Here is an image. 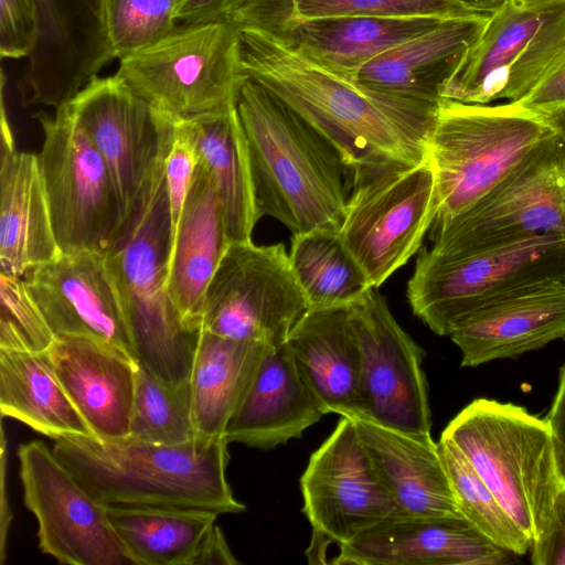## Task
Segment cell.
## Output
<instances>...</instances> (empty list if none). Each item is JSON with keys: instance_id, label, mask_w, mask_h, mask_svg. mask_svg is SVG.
<instances>
[{"instance_id": "cell-1", "label": "cell", "mask_w": 565, "mask_h": 565, "mask_svg": "<svg viewBox=\"0 0 565 565\" xmlns=\"http://www.w3.org/2000/svg\"><path fill=\"white\" fill-rule=\"evenodd\" d=\"M242 76L271 92L341 154L351 175L427 158L438 103L375 90L309 60L276 31L234 25Z\"/></svg>"}, {"instance_id": "cell-2", "label": "cell", "mask_w": 565, "mask_h": 565, "mask_svg": "<svg viewBox=\"0 0 565 565\" xmlns=\"http://www.w3.org/2000/svg\"><path fill=\"white\" fill-rule=\"evenodd\" d=\"M236 111L247 143L258 218L291 233L341 227L352 175L315 127L257 82H241Z\"/></svg>"}, {"instance_id": "cell-3", "label": "cell", "mask_w": 565, "mask_h": 565, "mask_svg": "<svg viewBox=\"0 0 565 565\" xmlns=\"http://www.w3.org/2000/svg\"><path fill=\"white\" fill-rule=\"evenodd\" d=\"M53 451L103 505H156L239 513L226 480L225 436L166 445L94 436H64Z\"/></svg>"}, {"instance_id": "cell-4", "label": "cell", "mask_w": 565, "mask_h": 565, "mask_svg": "<svg viewBox=\"0 0 565 565\" xmlns=\"http://www.w3.org/2000/svg\"><path fill=\"white\" fill-rule=\"evenodd\" d=\"M166 163V162H164ZM172 241L164 164L107 252L137 363L168 386L190 381L201 331L189 328L167 288Z\"/></svg>"}, {"instance_id": "cell-5", "label": "cell", "mask_w": 565, "mask_h": 565, "mask_svg": "<svg viewBox=\"0 0 565 565\" xmlns=\"http://www.w3.org/2000/svg\"><path fill=\"white\" fill-rule=\"evenodd\" d=\"M530 540L544 530L565 488L546 418L512 403L480 397L443 430Z\"/></svg>"}, {"instance_id": "cell-6", "label": "cell", "mask_w": 565, "mask_h": 565, "mask_svg": "<svg viewBox=\"0 0 565 565\" xmlns=\"http://www.w3.org/2000/svg\"><path fill=\"white\" fill-rule=\"evenodd\" d=\"M556 132L547 116L518 103L441 98L427 146L438 205L430 230L472 206Z\"/></svg>"}, {"instance_id": "cell-7", "label": "cell", "mask_w": 565, "mask_h": 565, "mask_svg": "<svg viewBox=\"0 0 565 565\" xmlns=\"http://www.w3.org/2000/svg\"><path fill=\"white\" fill-rule=\"evenodd\" d=\"M138 96L175 120L235 108L243 79L236 28L225 19L182 23L119 60L116 73Z\"/></svg>"}, {"instance_id": "cell-8", "label": "cell", "mask_w": 565, "mask_h": 565, "mask_svg": "<svg viewBox=\"0 0 565 565\" xmlns=\"http://www.w3.org/2000/svg\"><path fill=\"white\" fill-rule=\"evenodd\" d=\"M565 278V236L539 234L475 252H418L406 297L415 316L438 335L482 305L520 287Z\"/></svg>"}, {"instance_id": "cell-9", "label": "cell", "mask_w": 565, "mask_h": 565, "mask_svg": "<svg viewBox=\"0 0 565 565\" xmlns=\"http://www.w3.org/2000/svg\"><path fill=\"white\" fill-rule=\"evenodd\" d=\"M565 53V0H505L447 83L441 98L519 102Z\"/></svg>"}, {"instance_id": "cell-10", "label": "cell", "mask_w": 565, "mask_h": 565, "mask_svg": "<svg viewBox=\"0 0 565 565\" xmlns=\"http://www.w3.org/2000/svg\"><path fill=\"white\" fill-rule=\"evenodd\" d=\"M428 158L352 177L339 235L377 288L419 252L437 216Z\"/></svg>"}, {"instance_id": "cell-11", "label": "cell", "mask_w": 565, "mask_h": 565, "mask_svg": "<svg viewBox=\"0 0 565 565\" xmlns=\"http://www.w3.org/2000/svg\"><path fill=\"white\" fill-rule=\"evenodd\" d=\"M440 256H454L527 236H565V143L546 139L465 212L429 231Z\"/></svg>"}, {"instance_id": "cell-12", "label": "cell", "mask_w": 565, "mask_h": 565, "mask_svg": "<svg viewBox=\"0 0 565 565\" xmlns=\"http://www.w3.org/2000/svg\"><path fill=\"white\" fill-rule=\"evenodd\" d=\"M35 118L44 135L38 158L61 252L107 253L121 225L107 164L66 105Z\"/></svg>"}, {"instance_id": "cell-13", "label": "cell", "mask_w": 565, "mask_h": 565, "mask_svg": "<svg viewBox=\"0 0 565 565\" xmlns=\"http://www.w3.org/2000/svg\"><path fill=\"white\" fill-rule=\"evenodd\" d=\"M309 309L282 243H232L207 287L202 329L279 347Z\"/></svg>"}, {"instance_id": "cell-14", "label": "cell", "mask_w": 565, "mask_h": 565, "mask_svg": "<svg viewBox=\"0 0 565 565\" xmlns=\"http://www.w3.org/2000/svg\"><path fill=\"white\" fill-rule=\"evenodd\" d=\"M302 512L311 525L305 554L326 564L327 550L350 542L381 521L399 515L352 418L341 416L334 430L311 454L300 478Z\"/></svg>"}, {"instance_id": "cell-15", "label": "cell", "mask_w": 565, "mask_h": 565, "mask_svg": "<svg viewBox=\"0 0 565 565\" xmlns=\"http://www.w3.org/2000/svg\"><path fill=\"white\" fill-rule=\"evenodd\" d=\"M66 106L107 164L121 227L164 164L177 120L138 96L116 74L94 77Z\"/></svg>"}, {"instance_id": "cell-16", "label": "cell", "mask_w": 565, "mask_h": 565, "mask_svg": "<svg viewBox=\"0 0 565 565\" xmlns=\"http://www.w3.org/2000/svg\"><path fill=\"white\" fill-rule=\"evenodd\" d=\"M349 313L361 352L356 418L434 441L425 352L397 323L377 288L351 303Z\"/></svg>"}, {"instance_id": "cell-17", "label": "cell", "mask_w": 565, "mask_h": 565, "mask_svg": "<svg viewBox=\"0 0 565 565\" xmlns=\"http://www.w3.org/2000/svg\"><path fill=\"white\" fill-rule=\"evenodd\" d=\"M25 507L38 520L39 547L58 563H130L114 532L105 505L95 500L43 441L18 449Z\"/></svg>"}, {"instance_id": "cell-18", "label": "cell", "mask_w": 565, "mask_h": 565, "mask_svg": "<svg viewBox=\"0 0 565 565\" xmlns=\"http://www.w3.org/2000/svg\"><path fill=\"white\" fill-rule=\"evenodd\" d=\"M23 278L55 337H89L136 360L107 253H61L30 269Z\"/></svg>"}, {"instance_id": "cell-19", "label": "cell", "mask_w": 565, "mask_h": 565, "mask_svg": "<svg viewBox=\"0 0 565 565\" xmlns=\"http://www.w3.org/2000/svg\"><path fill=\"white\" fill-rule=\"evenodd\" d=\"M40 34L23 75L24 104L55 110L115 58L104 0H35Z\"/></svg>"}, {"instance_id": "cell-20", "label": "cell", "mask_w": 565, "mask_h": 565, "mask_svg": "<svg viewBox=\"0 0 565 565\" xmlns=\"http://www.w3.org/2000/svg\"><path fill=\"white\" fill-rule=\"evenodd\" d=\"M448 337L460 366L516 359L565 337V278L511 290L456 320Z\"/></svg>"}, {"instance_id": "cell-21", "label": "cell", "mask_w": 565, "mask_h": 565, "mask_svg": "<svg viewBox=\"0 0 565 565\" xmlns=\"http://www.w3.org/2000/svg\"><path fill=\"white\" fill-rule=\"evenodd\" d=\"M515 554L463 516L393 515L339 546L332 564L504 565Z\"/></svg>"}, {"instance_id": "cell-22", "label": "cell", "mask_w": 565, "mask_h": 565, "mask_svg": "<svg viewBox=\"0 0 565 565\" xmlns=\"http://www.w3.org/2000/svg\"><path fill=\"white\" fill-rule=\"evenodd\" d=\"M66 394L93 436H129L137 361L119 349L83 335L55 337L46 351Z\"/></svg>"}, {"instance_id": "cell-23", "label": "cell", "mask_w": 565, "mask_h": 565, "mask_svg": "<svg viewBox=\"0 0 565 565\" xmlns=\"http://www.w3.org/2000/svg\"><path fill=\"white\" fill-rule=\"evenodd\" d=\"M322 413L286 343L268 347L224 436L258 449H273L318 423Z\"/></svg>"}, {"instance_id": "cell-24", "label": "cell", "mask_w": 565, "mask_h": 565, "mask_svg": "<svg viewBox=\"0 0 565 565\" xmlns=\"http://www.w3.org/2000/svg\"><path fill=\"white\" fill-rule=\"evenodd\" d=\"M230 241L213 181L199 162L180 220L172 232L167 288L184 323L202 330L207 287Z\"/></svg>"}, {"instance_id": "cell-25", "label": "cell", "mask_w": 565, "mask_h": 565, "mask_svg": "<svg viewBox=\"0 0 565 565\" xmlns=\"http://www.w3.org/2000/svg\"><path fill=\"white\" fill-rule=\"evenodd\" d=\"M490 14L444 19L434 29L374 57L352 79L375 90L438 103Z\"/></svg>"}, {"instance_id": "cell-26", "label": "cell", "mask_w": 565, "mask_h": 565, "mask_svg": "<svg viewBox=\"0 0 565 565\" xmlns=\"http://www.w3.org/2000/svg\"><path fill=\"white\" fill-rule=\"evenodd\" d=\"M38 154L19 151L10 128L1 129V273L24 277L61 254Z\"/></svg>"}, {"instance_id": "cell-27", "label": "cell", "mask_w": 565, "mask_h": 565, "mask_svg": "<svg viewBox=\"0 0 565 565\" xmlns=\"http://www.w3.org/2000/svg\"><path fill=\"white\" fill-rule=\"evenodd\" d=\"M286 344L322 413L356 418L361 352L349 306L309 309Z\"/></svg>"}, {"instance_id": "cell-28", "label": "cell", "mask_w": 565, "mask_h": 565, "mask_svg": "<svg viewBox=\"0 0 565 565\" xmlns=\"http://www.w3.org/2000/svg\"><path fill=\"white\" fill-rule=\"evenodd\" d=\"M353 420L399 515L463 516L438 443H426L366 419Z\"/></svg>"}, {"instance_id": "cell-29", "label": "cell", "mask_w": 565, "mask_h": 565, "mask_svg": "<svg viewBox=\"0 0 565 565\" xmlns=\"http://www.w3.org/2000/svg\"><path fill=\"white\" fill-rule=\"evenodd\" d=\"M268 347L202 329L190 376L198 437L224 436Z\"/></svg>"}, {"instance_id": "cell-30", "label": "cell", "mask_w": 565, "mask_h": 565, "mask_svg": "<svg viewBox=\"0 0 565 565\" xmlns=\"http://www.w3.org/2000/svg\"><path fill=\"white\" fill-rule=\"evenodd\" d=\"M185 121L195 142L198 160L215 186L230 243L252 241L259 218L247 143L236 107Z\"/></svg>"}, {"instance_id": "cell-31", "label": "cell", "mask_w": 565, "mask_h": 565, "mask_svg": "<svg viewBox=\"0 0 565 565\" xmlns=\"http://www.w3.org/2000/svg\"><path fill=\"white\" fill-rule=\"evenodd\" d=\"M0 411L53 440L93 436L46 352L0 349Z\"/></svg>"}, {"instance_id": "cell-32", "label": "cell", "mask_w": 565, "mask_h": 565, "mask_svg": "<svg viewBox=\"0 0 565 565\" xmlns=\"http://www.w3.org/2000/svg\"><path fill=\"white\" fill-rule=\"evenodd\" d=\"M130 564L192 565L217 513L156 505H105Z\"/></svg>"}, {"instance_id": "cell-33", "label": "cell", "mask_w": 565, "mask_h": 565, "mask_svg": "<svg viewBox=\"0 0 565 565\" xmlns=\"http://www.w3.org/2000/svg\"><path fill=\"white\" fill-rule=\"evenodd\" d=\"M289 260L310 309L350 306L374 288L338 231L294 234Z\"/></svg>"}, {"instance_id": "cell-34", "label": "cell", "mask_w": 565, "mask_h": 565, "mask_svg": "<svg viewBox=\"0 0 565 565\" xmlns=\"http://www.w3.org/2000/svg\"><path fill=\"white\" fill-rule=\"evenodd\" d=\"M438 449L461 514L500 547L525 555L532 545L507 513L465 455L449 440L440 438Z\"/></svg>"}, {"instance_id": "cell-35", "label": "cell", "mask_w": 565, "mask_h": 565, "mask_svg": "<svg viewBox=\"0 0 565 565\" xmlns=\"http://www.w3.org/2000/svg\"><path fill=\"white\" fill-rule=\"evenodd\" d=\"M127 438L166 445L183 444L198 438L190 381L168 386L138 364Z\"/></svg>"}, {"instance_id": "cell-36", "label": "cell", "mask_w": 565, "mask_h": 565, "mask_svg": "<svg viewBox=\"0 0 565 565\" xmlns=\"http://www.w3.org/2000/svg\"><path fill=\"white\" fill-rule=\"evenodd\" d=\"M181 0H104L105 25L115 58L151 45L172 32Z\"/></svg>"}, {"instance_id": "cell-37", "label": "cell", "mask_w": 565, "mask_h": 565, "mask_svg": "<svg viewBox=\"0 0 565 565\" xmlns=\"http://www.w3.org/2000/svg\"><path fill=\"white\" fill-rule=\"evenodd\" d=\"M55 340L23 277L0 274V349L46 352Z\"/></svg>"}, {"instance_id": "cell-38", "label": "cell", "mask_w": 565, "mask_h": 565, "mask_svg": "<svg viewBox=\"0 0 565 565\" xmlns=\"http://www.w3.org/2000/svg\"><path fill=\"white\" fill-rule=\"evenodd\" d=\"M291 12L299 18L379 17L454 18L487 14L471 11L454 0H290Z\"/></svg>"}, {"instance_id": "cell-39", "label": "cell", "mask_w": 565, "mask_h": 565, "mask_svg": "<svg viewBox=\"0 0 565 565\" xmlns=\"http://www.w3.org/2000/svg\"><path fill=\"white\" fill-rule=\"evenodd\" d=\"M40 34L35 0H0V55L29 58Z\"/></svg>"}, {"instance_id": "cell-40", "label": "cell", "mask_w": 565, "mask_h": 565, "mask_svg": "<svg viewBox=\"0 0 565 565\" xmlns=\"http://www.w3.org/2000/svg\"><path fill=\"white\" fill-rule=\"evenodd\" d=\"M196 164V148L190 128L185 120H177L174 138L164 163L172 232L180 220Z\"/></svg>"}, {"instance_id": "cell-41", "label": "cell", "mask_w": 565, "mask_h": 565, "mask_svg": "<svg viewBox=\"0 0 565 565\" xmlns=\"http://www.w3.org/2000/svg\"><path fill=\"white\" fill-rule=\"evenodd\" d=\"M531 563L565 565V488L559 492L543 532L532 541Z\"/></svg>"}, {"instance_id": "cell-42", "label": "cell", "mask_w": 565, "mask_h": 565, "mask_svg": "<svg viewBox=\"0 0 565 565\" xmlns=\"http://www.w3.org/2000/svg\"><path fill=\"white\" fill-rule=\"evenodd\" d=\"M522 107L550 115L565 106V53L541 83L521 100Z\"/></svg>"}, {"instance_id": "cell-43", "label": "cell", "mask_w": 565, "mask_h": 565, "mask_svg": "<svg viewBox=\"0 0 565 565\" xmlns=\"http://www.w3.org/2000/svg\"><path fill=\"white\" fill-rule=\"evenodd\" d=\"M247 0H181L177 23H201L223 20Z\"/></svg>"}, {"instance_id": "cell-44", "label": "cell", "mask_w": 565, "mask_h": 565, "mask_svg": "<svg viewBox=\"0 0 565 565\" xmlns=\"http://www.w3.org/2000/svg\"><path fill=\"white\" fill-rule=\"evenodd\" d=\"M551 427L559 470L565 478V363L558 372V384L546 416Z\"/></svg>"}, {"instance_id": "cell-45", "label": "cell", "mask_w": 565, "mask_h": 565, "mask_svg": "<svg viewBox=\"0 0 565 565\" xmlns=\"http://www.w3.org/2000/svg\"><path fill=\"white\" fill-rule=\"evenodd\" d=\"M237 565L239 562L233 555L221 527L215 524L202 542L192 565Z\"/></svg>"}, {"instance_id": "cell-46", "label": "cell", "mask_w": 565, "mask_h": 565, "mask_svg": "<svg viewBox=\"0 0 565 565\" xmlns=\"http://www.w3.org/2000/svg\"><path fill=\"white\" fill-rule=\"evenodd\" d=\"M462 7L478 12L490 14L495 11L505 0H454Z\"/></svg>"}, {"instance_id": "cell-47", "label": "cell", "mask_w": 565, "mask_h": 565, "mask_svg": "<svg viewBox=\"0 0 565 565\" xmlns=\"http://www.w3.org/2000/svg\"><path fill=\"white\" fill-rule=\"evenodd\" d=\"M545 116L550 118L565 143V106Z\"/></svg>"}]
</instances>
